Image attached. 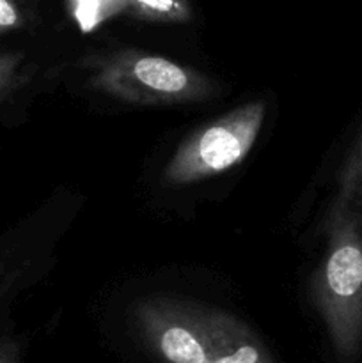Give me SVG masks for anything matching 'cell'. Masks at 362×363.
<instances>
[{"label": "cell", "instance_id": "obj_1", "mask_svg": "<svg viewBox=\"0 0 362 363\" xmlns=\"http://www.w3.org/2000/svg\"><path fill=\"white\" fill-rule=\"evenodd\" d=\"M96 91L133 105H174L208 99L213 84L190 67L149 53L117 52L92 67Z\"/></svg>", "mask_w": 362, "mask_h": 363}, {"label": "cell", "instance_id": "obj_2", "mask_svg": "<svg viewBox=\"0 0 362 363\" xmlns=\"http://www.w3.org/2000/svg\"><path fill=\"white\" fill-rule=\"evenodd\" d=\"M263 119L265 103L251 101L194 131L167 163L163 183L190 184L240 163L254 145Z\"/></svg>", "mask_w": 362, "mask_h": 363}, {"label": "cell", "instance_id": "obj_3", "mask_svg": "<svg viewBox=\"0 0 362 363\" xmlns=\"http://www.w3.org/2000/svg\"><path fill=\"white\" fill-rule=\"evenodd\" d=\"M316 298L334 344L339 353L350 354L362 333V236L353 225L334 227Z\"/></svg>", "mask_w": 362, "mask_h": 363}, {"label": "cell", "instance_id": "obj_4", "mask_svg": "<svg viewBox=\"0 0 362 363\" xmlns=\"http://www.w3.org/2000/svg\"><path fill=\"white\" fill-rule=\"evenodd\" d=\"M149 346L167 363H208V308L174 298H149L135 311Z\"/></svg>", "mask_w": 362, "mask_h": 363}, {"label": "cell", "instance_id": "obj_5", "mask_svg": "<svg viewBox=\"0 0 362 363\" xmlns=\"http://www.w3.org/2000/svg\"><path fill=\"white\" fill-rule=\"evenodd\" d=\"M208 363H273L247 325L231 314L208 308Z\"/></svg>", "mask_w": 362, "mask_h": 363}, {"label": "cell", "instance_id": "obj_6", "mask_svg": "<svg viewBox=\"0 0 362 363\" xmlns=\"http://www.w3.org/2000/svg\"><path fill=\"white\" fill-rule=\"evenodd\" d=\"M67 7L78 28L89 34L110 18L130 11V0H67Z\"/></svg>", "mask_w": 362, "mask_h": 363}, {"label": "cell", "instance_id": "obj_7", "mask_svg": "<svg viewBox=\"0 0 362 363\" xmlns=\"http://www.w3.org/2000/svg\"><path fill=\"white\" fill-rule=\"evenodd\" d=\"M130 11L153 21H187L192 16L187 0H130Z\"/></svg>", "mask_w": 362, "mask_h": 363}, {"label": "cell", "instance_id": "obj_8", "mask_svg": "<svg viewBox=\"0 0 362 363\" xmlns=\"http://www.w3.org/2000/svg\"><path fill=\"white\" fill-rule=\"evenodd\" d=\"M27 78L23 57L18 53H0V105L23 87Z\"/></svg>", "mask_w": 362, "mask_h": 363}, {"label": "cell", "instance_id": "obj_9", "mask_svg": "<svg viewBox=\"0 0 362 363\" xmlns=\"http://www.w3.org/2000/svg\"><path fill=\"white\" fill-rule=\"evenodd\" d=\"M21 25V14L11 0H0V34Z\"/></svg>", "mask_w": 362, "mask_h": 363}, {"label": "cell", "instance_id": "obj_10", "mask_svg": "<svg viewBox=\"0 0 362 363\" xmlns=\"http://www.w3.org/2000/svg\"><path fill=\"white\" fill-rule=\"evenodd\" d=\"M0 363H14V362L9 354H6L4 351H0Z\"/></svg>", "mask_w": 362, "mask_h": 363}]
</instances>
